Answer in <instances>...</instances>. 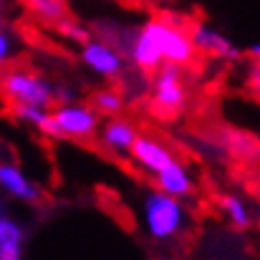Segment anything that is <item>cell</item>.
Here are the masks:
<instances>
[{
    "instance_id": "6da1fadb",
    "label": "cell",
    "mask_w": 260,
    "mask_h": 260,
    "mask_svg": "<svg viewBox=\"0 0 260 260\" xmlns=\"http://www.w3.org/2000/svg\"><path fill=\"white\" fill-rule=\"evenodd\" d=\"M142 225L152 240L167 243V240L179 238L187 230L189 210H187L184 200L172 197L154 187L142 197Z\"/></svg>"
},
{
    "instance_id": "7a4b0ae2",
    "label": "cell",
    "mask_w": 260,
    "mask_h": 260,
    "mask_svg": "<svg viewBox=\"0 0 260 260\" xmlns=\"http://www.w3.org/2000/svg\"><path fill=\"white\" fill-rule=\"evenodd\" d=\"M101 116L91 109L86 101H66V104H53L48 111V121L43 134L51 139H71V142H86L99 134Z\"/></svg>"
},
{
    "instance_id": "3957f363",
    "label": "cell",
    "mask_w": 260,
    "mask_h": 260,
    "mask_svg": "<svg viewBox=\"0 0 260 260\" xmlns=\"http://www.w3.org/2000/svg\"><path fill=\"white\" fill-rule=\"evenodd\" d=\"M0 93L10 106H38V109H53V84L33 71V69H3L0 71Z\"/></svg>"
},
{
    "instance_id": "277c9868",
    "label": "cell",
    "mask_w": 260,
    "mask_h": 260,
    "mask_svg": "<svg viewBox=\"0 0 260 260\" xmlns=\"http://www.w3.org/2000/svg\"><path fill=\"white\" fill-rule=\"evenodd\" d=\"M152 106L159 116H177L187 106V84L179 66L162 63L157 71H152Z\"/></svg>"
},
{
    "instance_id": "5b68a950",
    "label": "cell",
    "mask_w": 260,
    "mask_h": 260,
    "mask_svg": "<svg viewBox=\"0 0 260 260\" xmlns=\"http://www.w3.org/2000/svg\"><path fill=\"white\" fill-rule=\"evenodd\" d=\"M79 56L88 71L101 79H119L126 71V56L104 38H86L79 43Z\"/></svg>"
},
{
    "instance_id": "8992f818",
    "label": "cell",
    "mask_w": 260,
    "mask_h": 260,
    "mask_svg": "<svg viewBox=\"0 0 260 260\" xmlns=\"http://www.w3.org/2000/svg\"><path fill=\"white\" fill-rule=\"evenodd\" d=\"M154 30L159 38V51H162V61L172 63V66H189L197 56L194 43L189 38V30H184L182 25H177L167 18H154Z\"/></svg>"
},
{
    "instance_id": "52a82bcc",
    "label": "cell",
    "mask_w": 260,
    "mask_h": 260,
    "mask_svg": "<svg viewBox=\"0 0 260 260\" xmlns=\"http://www.w3.org/2000/svg\"><path fill=\"white\" fill-rule=\"evenodd\" d=\"M124 56L126 61H132L139 71H157L165 61H162V51H159V38H157V30H154V18L147 20L142 28H137L129 41H126V48H124Z\"/></svg>"
},
{
    "instance_id": "ba28073f",
    "label": "cell",
    "mask_w": 260,
    "mask_h": 260,
    "mask_svg": "<svg viewBox=\"0 0 260 260\" xmlns=\"http://www.w3.org/2000/svg\"><path fill=\"white\" fill-rule=\"evenodd\" d=\"M0 192L5 197L25 202V205H36L43 197V187L20 165H15L10 159H0Z\"/></svg>"
},
{
    "instance_id": "9c48e42d",
    "label": "cell",
    "mask_w": 260,
    "mask_h": 260,
    "mask_svg": "<svg viewBox=\"0 0 260 260\" xmlns=\"http://www.w3.org/2000/svg\"><path fill=\"white\" fill-rule=\"evenodd\" d=\"M129 157L134 159V165L144 174H152V177H154L165 165H170L174 159V152L165 139L139 132V137H137V142H134Z\"/></svg>"
},
{
    "instance_id": "30bf717a",
    "label": "cell",
    "mask_w": 260,
    "mask_h": 260,
    "mask_svg": "<svg viewBox=\"0 0 260 260\" xmlns=\"http://www.w3.org/2000/svg\"><path fill=\"white\" fill-rule=\"evenodd\" d=\"M189 38L194 43V51L202 53V56L220 58V61H235V58H240V48L222 30H217L215 25L197 23V25H192Z\"/></svg>"
},
{
    "instance_id": "8fae6325",
    "label": "cell",
    "mask_w": 260,
    "mask_h": 260,
    "mask_svg": "<svg viewBox=\"0 0 260 260\" xmlns=\"http://www.w3.org/2000/svg\"><path fill=\"white\" fill-rule=\"evenodd\" d=\"M101 144L111 152V154H119V157H129L137 137H139V129L134 121L124 119L121 114L119 116H109L101 126H99V134Z\"/></svg>"
},
{
    "instance_id": "7c38bea8",
    "label": "cell",
    "mask_w": 260,
    "mask_h": 260,
    "mask_svg": "<svg viewBox=\"0 0 260 260\" xmlns=\"http://www.w3.org/2000/svg\"><path fill=\"white\" fill-rule=\"evenodd\" d=\"M154 184H157V189H162V192H167V194H172V197H179V200L192 197L194 189H197L194 174L189 170V165H184V162L177 159V157L154 174Z\"/></svg>"
},
{
    "instance_id": "4fadbf2b",
    "label": "cell",
    "mask_w": 260,
    "mask_h": 260,
    "mask_svg": "<svg viewBox=\"0 0 260 260\" xmlns=\"http://www.w3.org/2000/svg\"><path fill=\"white\" fill-rule=\"evenodd\" d=\"M23 248H25V228L10 217H0V260H23Z\"/></svg>"
},
{
    "instance_id": "5bb4252c",
    "label": "cell",
    "mask_w": 260,
    "mask_h": 260,
    "mask_svg": "<svg viewBox=\"0 0 260 260\" xmlns=\"http://www.w3.org/2000/svg\"><path fill=\"white\" fill-rule=\"evenodd\" d=\"M91 109L101 116V119H109V116H119L121 111H124V104H126V99H124V93L119 91V88H99V91H93L91 93Z\"/></svg>"
},
{
    "instance_id": "9a60e30c",
    "label": "cell",
    "mask_w": 260,
    "mask_h": 260,
    "mask_svg": "<svg viewBox=\"0 0 260 260\" xmlns=\"http://www.w3.org/2000/svg\"><path fill=\"white\" fill-rule=\"evenodd\" d=\"M220 212L238 230H245L250 225V207L245 205V200L240 194H225V197H220Z\"/></svg>"
},
{
    "instance_id": "2e32d148",
    "label": "cell",
    "mask_w": 260,
    "mask_h": 260,
    "mask_svg": "<svg viewBox=\"0 0 260 260\" xmlns=\"http://www.w3.org/2000/svg\"><path fill=\"white\" fill-rule=\"evenodd\" d=\"M25 8L43 23H61L69 15L66 0H25Z\"/></svg>"
},
{
    "instance_id": "e0dca14e",
    "label": "cell",
    "mask_w": 260,
    "mask_h": 260,
    "mask_svg": "<svg viewBox=\"0 0 260 260\" xmlns=\"http://www.w3.org/2000/svg\"><path fill=\"white\" fill-rule=\"evenodd\" d=\"M48 111H51V109H38V106H13L15 119L23 121V124H28L30 129H36V132H41V134H43V129H46Z\"/></svg>"
},
{
    "instance_id": "ac0fdd59",
    "label": "cell",
    "mask_w": 260,
    "mask_h": 260,
    "mask_svg": "<svg viewBox=\"0 0 260 260\" xmlns=\"http://www.w3.org/2000/svg\"><path fill=\"white\" fill-rule=\"evenodd\" d=\"M15 51H18V48H15V36L0 23V71L10 66Z\"/></svg>"
},
{
    "instance_id": "d6986e66",
    "label": "cell",
    "mask_w": 260,
    "mask_h": 260,
    "mask_svg": "<svg viewBox=\"0 0 260 260\" xmlns=\"http://www.w3.org/2000/svg\"><path fill=\"white\" fill-rule=\"evenodd\" d=\"M56 25H58V30H61L63 36H69V38H71V41H76V43H84V41L88 38L86 30H84L79 23L69 20V18H63V20H61V23H56Z\"/></svg>"
},
{
    "instance_id": "ffe728a7",
    "label": "cell",
    "mask_w": 260,
    "mask_h": 260,
    "mask_svg": "<svg viewBox=\"0 0 260 260\" xmlns=\"http://www.w3.org/2000/svg\"><path fill=\"white\" fill-rule=\"evenodd\" d=\"M248 84H250V91L260 99V61H253V71L248 76Z\"/></svg>"
},
{
    "instance_id": "44dd1931",
    "label": "cell",
    "mask_w": 260,
    "mask_h": 260,
    "mask_svg": "<svg viewBox=\"0 0 260 260\" xmlns=\"http://www.w3.org/2000/svg\"><path fill=\"white\" fill-rule=\"evenodd\" d=\"M248 56H250L253 61H260V43H253V46L248 48Z\"/></svg>"
},
{
    "instance_id": "7402d4cb",
    "label": "cell",
    "mask_w": 260,
    "mask_h": 260,
    "mask_svg": "<svg viewBox=\"0 0 260 260\" xmlns=\"http://www.w3.org/2000/svg\"><path fill=\"white\" fill-rule=\"evenodd\" d=\"M5 10H8V0H0V18L5 15Z\"/></svg>"
},
{
    "instance_id": "603a6c76",
    "label": "cell",
    "mask_w": 260,
    "mask_h": 260,
    "mask_svg": "<svg viewBox=\"0 0 260 260\" xmlns=\"http://www.w3.org/2000/svg\"><path fill=\"white\" fill-rule=\"evenodd\" d=\"M5 215V207H3V200H0V217Z\"/></svg>"
}]
</instances>
